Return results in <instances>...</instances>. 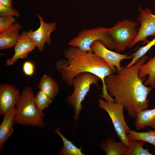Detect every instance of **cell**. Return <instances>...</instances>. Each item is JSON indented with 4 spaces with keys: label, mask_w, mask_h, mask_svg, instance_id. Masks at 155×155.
I'll return each mask as SVG.
<instances>
[{
    "label": "cell",
    "mask_w": 155,
    "mask_h": 155,
    "mask_svg": "<svg viewBox=\"0 0 155 155\" xmlns=\"http://www.w3.org/2000/svg\"><path fill=\"white\" fill-rule=\"evenodd\" d=\"M35 96L32 87L29 86L24 87L15 107L16 114L14 124L41 128L45 127L44 118L45 114L36 108L34 102Z\"/></svg>",
    "instance_id": "cell-3"
},
{
    "label": "cell",
    "mask_w": 155,
    "mask_h": 155,
    "mask_svg": "<svg viewBox=\"0 0 155 155\" xmlns=\"http://www.w3.org/2000/svg\"><path fill=\"white\" fill-rule=\"evenodd\" d=\"M21 25L16 22L7 29L0 33V49H7L14 46L20 35Z\"/></svg>",
    "instance_id": "cell-14"
},
{
    "label": "cell",
    "mask_w": 155,
    "mask_h": 155,
    "mask_svg": "<svg viewBox=\"0 0 155 155\" xmlns=\"http://www.w3.org/2000/svg\"><path fill=\"white\" fill-rule=\"evenodd\" d=\"M16 21L13 16H0V33L10 27Z\"/></svg>",
    "instance_id": "cell-24"
},
{
    "label": "cell",
    "mask_w": 155,
    "mask_h": 155,
    "mask_svg": "<svg viewBox=\"0 0 155 155\" xmlns=\"http://www.w3.org/2000/svg\"><path fill=\"white\" fill-rule=\"evenodd\" d=\"M145 142L142 140L130 141L128 147L127 155H152L149 150L144 148Z\"/></svg>",
    "instance_id": "cell-21"
},
{
    "label": "cell",
    "mask_w": 155,
    "mask_h": 155,
    "mask_svg": "<svg viewBox=\"0 0 155 155\" xmlns=\"http://www.w3.org/2000/svg\"><path fill=\"white\" fill-rule=\"evenodd\" d=\"M148 75L149 77L145 82L144 85H150L152 88H155V55L150 58L148 62L144 63L141 67L138 73V77L141 79L144 78Z\"/></svg>",
    "instance_id": "cell-18"
},
{
    "label": "cell",
    "mask_w": 155,
    "mask_h": 155,
    "mask_svg": "<svg viewBox=\"0 0 155 155\" xmlns=\"http://www.w3.org/2000/svg\"><path fill=\"white\" fill-rule=\"evenodd\" d=\"M99 107L105 111L108 114L113 123L115 132L120 141L129 146L130 141L127 137L131 131L127 125L123 114V105L115 100L108 101L102 99L98 101Z\"/></svg>",
    "instance_id": "cell-6"
},
{
    "label": "cell",
    "mask_w": 155,
    "mask_h": 155,
    "mask_svg": "<svg viewBox=\"0 0 155 155\" xmlns=\"http://www.w3.org/2000/svg\"><path fill=\"white\" fill-rule=\"evenodd\" d=\"M63 54L65 59L57 61L55 67L61 78L69 87L76 75L83 72H90L101 80L102 95H109L104 80L113 72L104 59L93 52H83L78 48L71 46L64 51Z\"/></svg>",
    "instance_id": "cell-2"
},
{
    "label": "cell",
    "mask_w": 155,
    "mask_h": 155,
    "mask_svg": "<svg viewBox=\"0 0 155 155\" xmlns=\"http://www.w3.org/2000/svg\"><path fill=\"white\" fill-rule=\"evenodd\" d=\"M137 25L134 21L124 20L107 28V33L115 42V49L117 52L122 51L131 47L137 35L136 29Z\"/></svg>",
    "instance_id": "cell-7"
},
{
    "label": "cell",
    "mask_w": 155,
    "mask_h": 155,
    "mask_svg": "<svg viewBox=\"0 0 155 155\" xmlns=\"http://www.w3.org/2000/svg\"><path fill=\"white\" fill-rule=\"evenodd\" d=\"M40 22L39 28L33 31L32 30L26 32L27 34L30 38L37 47L39 51L41 53L43 50L45 43L49 45L51 43L50 34L56 29L57 23L56 22L47 23L44 22L42 16L36 14Z\"/></svg>",
    "instance_id": "cell-9"
},
{
    "label": "cell",
    "mask_w": 155,
    "mask_h": 155,
    "mask_svg": "<svg viewBox=\"0 0 155 155\" xmlns=\"http://www.w3.org/2000/svg\"><path fill=\"white\" fill-rule=\"evenodd\" d=\"M130 141L142 140L149 143L155 146V131L149 129L146 132H140L134 130H131L127 135Z\"/></svg>",
    "instance_id": "cell-20"
},
{
    "label": "cell",
    "mask_w": 155,
    "mask_h": 155,
    "mask_svg": "<svg viewBox=\"0 0 155 155\" xmlns=\"http://www.w3.org/2000/svg\"><path fill=\"white\" fill-rule=\"evenodd\" d=\"M99 147L107 155H127L128 151V147L124 143L121 141L116 142L111 137L103 141Z\"/></svg>",
    "instance_id": "cell-16"
},
{
    "label": "cell",
    "mask_w": 155,
    "mask_h": 155,
    "mask_svg": "<svg viewBox=\"0 0 155 155\" xmlns=\"http://www.w3.org/2000/svg\"><path fill=\"white\" fill-rule=\"evenodd\" d=\"M20 90L8 84L0 85V115H4L14 108L20 96Z\"/></svg>",
    "instance_id": "cell-11"
},
{
    "label": "cell",
    "mask_w": 155,
    "mask_h": 155,
    "mask_svg": "<svg viewBox=\"0 0 155 155\" xmlns=\"http://www.w3.org/2000/svg\"><path fill=\"white\" fill-rule=\"evenodd\" d=\"M38 87L52 100L55 98L59 91L58 82L50 76L46 75L41 78Z\"/></svg>",
    "instance_id": "cell-17"
},
{
    "label": "cell",
    "mask_w": 155,
    "mask_h": 155,
    "mask_svg": "<svg viewBox=\"0 0 155 155\" xmlns=\"http://www.w3.org/2000/svg\"><path fill=\"white\" fill-rule=\"evenodd\" d=\"M0 3L7 7H13L12 0H0Z\"/></svg>",
    "instance_id": "cell-27"
},
{
    "label": "cell",
    "mask_w": 155,
    "mask_h": 155,
    "mask_svg": "<svg viewBox=\"0 0 155 155\" xmlns=\"http://www.w3.org/2000/svg\"><path fill=\"white\" fill-rule=\"evenodd\" d=\"M151 109L139 111L137 113L134 125L136 129L139 131L146 127H150L155 131V105Z\"/></svg>",
    "instance_id": "cell-15"
},
{
    "label": "cell",
    "mask_w": 155,
    "mask_h": 155,
    "mask_svg": "<svg viewBox=\"0 0 155 155\" xmlns=\"http://www.w3.org/2000/svg\"><path fill=\"white\" fill-rule=\"evenodd\" d=\"M52 100L42 90H39L34 97V102L37 109L42 112L52 102Z\"/></svg>",
    "instance_id": "cell-23"
},
{
    "label": "cell",
    "mask_w": 155,
    "mask_h": 155,
    "mask_svg": "<svg viewBox=\"0 0 155 155\" xmlns=\"http://www.w3.org/2000/svg\"><path fill=\"white\" fill-rule=\"evenodd\" d=\"M60 129L57 128L54 131L62 139L63 146L59 151L60 155H84L82 151V148H78L71 141L67 140L60 131Z\"/></svg>",
    "instance_id": "cell-19"
},
{
    "label": "cell",
    "mask_w": 155,
    "mask_h": 155,
    "mask_svg": "<svg viewBox=\"0 0 155 155\" xmlns=\"http://www.w3.org/2000/svg\"><path fill=\"white\" fill-rule=\"evenodd\" d=\"M138 9L140 13L137 20L140 26L130 48L141 41L147 44L149 41L147 39L148 37L155 36V15L149 8L143 9L139 6Z\"/></svg>",
    "instance_id": "cell-8"
},
{
    "label": "cell",
    "mask_w": 155,
    "mask_h": 155,
    "mask_svg": "<svg viewBox=\"0 0 155 155\" xmlns=\"http://www.w3.org/2000/svg\"><path fill=\"white\" fill-rule=\"evenodd\" d=\"M15 16L18 18L20 15L18 11L16 9L0 3V16Z\"/></svg>",
    "instance_id": "cell-25"
},
{
    "label": "cell",
    "mask_w": 155,
    "mask_h": 155,
    "mask_svg": "<svg viewBox=\"0 0 155 155\" xmlns=\"http://www.w3.org/2000/svg\"><path fill=\"white\" fill-rule=\"evenodd\" d=\"M154 6L155 8V0L154 3Z\"/></svg>",
    "instance_id": "cell-28"
},
{
    "label": "cell",
    "mask_w": 155,
    "mask_h": 155,
    "mask_svg": "<svg viewBox=\"0 0 155 155\" xmlns=\"http://www.w3.org/2000/svg\"><path fill=\"white\" fill-rule=\"evenodd\" d=\"M23 70L24 74L27 76H30L34 73V67L33 64L29 61L25 62L23 65Z\"/></svg>",
    "instance_id": "cell-26"
},
{
    "label": "cell",
    "mask_w": 155,
    "mask_h": 155,
    "mask_svg": "<svg viewBox=\"0 0 155 155\" xmlns=\"http://www.w3.org/2000/svg\"><path fill=\"white\" fill-rule=\"evenodd\" d=\"M148 58L144 55L130 67L121 66L120 71L113 72L104 80L109 95L115 97L116 102L122 104L133 118H136L138 111L149 106L147 97L152 88L145 85L143 79L138 77L140 68Z\"/></svg>",
    "instance_id": "cell-1"
},
{
    "label": "cell",
    "mask_w": 155,
    "mask_h": 155,
    "mask_svg": "<svg viewBox=\"0 0 155 155\" xmlns=\"http://www.w3.org/2000/svg\"><path fill=\"white\" fill-rule=\"evenodd\" d=\"M36 47L30 38L27 34L26 32L23 30L14 46V54L12 57L6 61V65H13L20 59L27 57L29 53Z\"/></svg>",
    "instance_id": "cell-12"
},
{
    "label": "cell",
    "mask_w": 155,
    "mask_h": 155,
    "mask_svg": "<svg viewBox=\"0 0 155 155\" xmlns=\"http://www.w3.org/2000/svg\"><path fill=\"white\" fill-rule=\"evenodd\" d=\"M16 114L15 107L5 115L0 125V152L3 150L5 143L13 134L14 129L13 125Z\"/></svg>",
    "instance_id": "cell-13"
},
{
    "label": "cell",
    "mask_w": 155,
    "mask_h": 155,
    "mask_svg": "<svg viewBox=\"0 0 155 155\" xmlns=\"http://www.w3.org/2000/svg\"><path fill=\"white\" fill-rule=\"evenodd\" d=\"M155 45V37L152 40L149 41L145 46L141 47L135 52L131 54V61L126 66L130 67L133 65L141 57L143 56L153 46Z\"/></svg>",
    "instance_id": "cell-22"
},
{
    "label": "cell",
    "mask_w": 155,
    "mask_h": 155,
    "mask_svg": "<svg viewBox=\"0 0 155 155\" xmlns=\"http://www.w3.org/2000/svg\"><path fill=\"white\" fill-rule=\"evenodd\" d=\"M100 80L95 75L88 72L80 73L73 79L71 85L74 88L73 91L71 94L67 96L66 100L73 109V117L76 123L83 108L82 102L89 92L90 86L94 84L98 87V83Z\"/></svg>",
    "instance_id": "cell-4"
},
{
    "label": "cell",
    "mask_w": 155,
    "mask_h": 155,
    "mask_svg": "<svg viewBox=\"0 0 155 155\" xmlns=\"http://www.w3.org/2000/svg\"><path fill=\"white\" fill-rule=\"evenodd\" d=\"M107 29L106 28L98 26L82 29L69 41L68 44L77 47L83 52H93L91 45L94 42L98 40L109 49H115V42L108 33Z\"/></svg>",
    "instance_id": "cell-5"
},
{
    "label": "cell",
    "mask_w": 155,
    "mask_h": 155,
    "mask_svg": "<svg viewBox=\"0 0 155 155\" xmlns=\"http://www.w3.org/2000/svg\"><path fill=\"white\" fill-rule=\"evenodd\" d=\"M91 48L93 53L105 61L113 72L121 70L120 63L122 60L132 59L131 55L128 54H121L109 50L99 41L94 42Z\"/></svg>",
    "instance_id": "cell-10"
}]
</instances>
